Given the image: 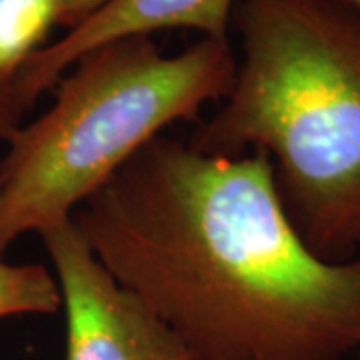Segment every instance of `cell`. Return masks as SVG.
<instances>
[{"mask_svg": "<svg viewBox=\"0 0 360 360\" xmlns=\"http://www.w3.org/2000/svg\"><path fill=\"white\" fill-rule=\"evenodd\" d=\"M39 236L63 298L66 360H194L180 336L96 260L72 220Z\"/></svg>", "mask_w": 360, "mask_h": 360, "instance_id": "obj_4", "label": "cell"}, {"mask_svg": "<svg viewBox=\"0 0 360 360\" xmlns=\"http://www.w3.org/2000/svg\"><path fill=\"white\" fill-rule=\"evenodd\" d=\"M231 40L200 39L162 54L150 37L82 54L54 86L51 108L8 139L0 160V257L26 232L72 219L136 153L180 120H200L231 92Z\"/></svg>", "mask_w": 360, "mask_h": 360, "instance_id": "obj_3", "label": "cell"}, {"mask_svg": "<svg viewBox=\"0 0 360 360\" xmlns=\"http://www.w3.org/2000/svg\"><path fill=\"white\" fill-rule=\"evenodd\" d=\"M58 26L56 0H0V139L22 127L26 110L18 101V80L30 58L49 44Z\"/></svg>", "mask_w": 360, "mask_h": 360, "instance_id": "obj_6", "label": "cell"}, {"mask_svg": "<svg viewBox=\"0 0 360 360\" xmlns=\"http://www.w3.org/2000/svg\"><path fill=\"white\" fill-rule=\"evenodd\" d=\"M108 0H56L58 4V28H72L80 20L98 11Z\"/></svg>", "mask_w": 360, "mask_h": 360, "instance_id": "obj_8", "label": "cell"}, {"mask_svg": "<svg viewBox=\"0 0 360 360\" xmlns=\"http://www.w3.org/2000/svg\"><path fill=\"white\" fill-rule=\"evenodd\" d=\"M347 2H350V4H352L354 8H359V11H360V0H347Z\"/></svg>", "mask_w": 360, "mask_h": 360, "instance_id": "obj_9", "label": "cell"}, {"mask_svg": "<svg viewBox=\"0 0 360 360\" xmlns=\"http://www.w3.org/2000/svg\"><path fill=\"white\" fill-rule=\"evenodd\" d=\"M231 92L188 144L260 153L295 231L326 262L360 257V11L347 0H236Z\"/></svg>", "mask_w": 360, "mask_h": 360, "instance_id": "obj_2", "label": "cell"}, {"mask_svg": "<svg viewBox=\"0 0 360 360\" xmlns=\"http://www.w3.org/2000/svg\"><path fill=\"white\" fill-rule=\"evenodd\" d=\"M72 224L194 360H342L360 352V257L319 258L260 153L217 156L156 136Z\"/></svg>", "mask_w": 360, "mask_h": 360, "instance_id": "obj_1", "label": "cell"}, {"mask_svg": "<svg viewBox=\"0 0 360 360\" xmlns=\"http://www.w3.org/2000/svg\"><path fill=\"white\" fill-rule=\"evenodd\" d=\"M234 6L236 0H108L30 58L18 80L20 106L28 112L82 54L115 40L153 39L155 32L172 28L198 30L202 39L229 40Z\"/></svg>", "mask_w": 360, "mask_h": 360, "instance_id": "obj_5", "label": "cell"}, {"mask_svg": "<svg viewBox=\"0 0 360 360\" xmlns=\"http://www.w3.org/2000/svg\"><path fill=\"white\" fill-rule=\"evenodd\" d=\"M60 309L63 298L51 270L42 264H11L0 257V319Z\"/></svg>", "mask_w": 360, "mask_h": 360, "instance_id": "obj_7", "label": "cell"}]
</instances>
